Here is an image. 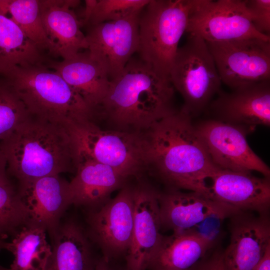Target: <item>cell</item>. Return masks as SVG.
I'll return each instance as SVG.
<instances>
[{
  "instance_id": "cell-16",
  "label": "cell",
  "mask_w": 270,
  "mask_h": 270,
  "mask_svg": "<svg viewBox=\"0 0 270 270\" xmlns=\"http://www.w3.org/2000/svg\"><path fill=\"white\" fill-rule=\"evenodd\" d=\"M18 182L17 192L28 212V224L44 229L52 240L72 204L69 182L58 174Z\"/></svg>"
},
{
  "instance_id": "cell-31",
  "label": "cell",
  "mask_w": 270,
  "mask_h": 270,
  "mask_svg": "<svg viewBox=\"0 0 270 270\" xmlns=\"http://www.w3.org/2000/svg\"><path fill=\"white\" fill-rule=\"evenodd\" d=\"M188 270H224L223 250L217 249L207 254Z\"/></svg>"
},
{
  "instance_id": "cell-2",
  "label": "cell",
  "mask_w": 270,
  "mask_h": 270,
  "mask_svg": "<svg viewBox=\"0 0 270 270\" xmlns=\"http://www.w3.org/2000/svg\"><path fill=\"white\" fill-rule=\"evenodd\" d=\"M175 92L169 77L134 56L120 74L110 80L96 119L105 120L108 129L144 133L177 110Z\"/></svg>"
},
{
  "instance_id": "cell-5",
  "label": "cell",
  "mask_w": 270,
  "mask_h": 270,
  "mask_svg": "<svg viewBox=\"0 0 270 270\" xmlns=\"http://www.w3.org/2000/svg\"><path fill=\"white\" fill-rule=\"evenodd\" d=\"M194 0H150L139 16L138 56L162 75L169 72Z\"/></svg>"
},
{
  "instance_id": "cell-3",
  "label": "cell",
  "mask_w": 270,
  "mask_h": 270,
  "mask_svg": "<svg viewBox=\"0 0 270 270\" xmlns=\"http://www.w3.org/2000/svg\"><path fill=\"white\" fill-rule=\"evenodd\" d=\"M7 170L18 182L76 170L68 125L30 116L0 142Z\"/></svg>"
},
{
  "instance_id": "cell-26",
  "label": "cell",
  "mask_w": 270,
  "mask_h": 270,
  "mask_svg": "<svg viewBox=\"0 0 270 270\" xmlns=\"http://www.w3.org/2000/svg\"><path fill=\"white\" fill-rule=\"evenodd\" d=\"M0 14L13 21L48 56L53 57L41 20L39 0H0Z\"/></svg>"
},
{
  "instance_id": "cell-32",
  "label": "cell",
  "mask_w": 270,
  "mask_h": 270,
  "mask_svg": "<svg viewBox=\"0 0 270 270\" xmlns=\"http://www.w3.org/2000/svg\"><path fill=\"white\" fill-rule=\"evenodd\" d=\"M252 270H270V246L266 248L262 258Z\"/></svg>"
},
{
  "instance_id": "cell-12",
  "label": "cell",
  "mask_w": 270,
  "mask_h": 270,
  "mask_svg": "<svg viewBox=\"0 0 270 270\" xmlns=\"http://www.w3.org/2000/svg\"><path fill=\"white\" fill-rule=\"evenodd\" d=\"M140 12L86 26L88 50L104 66L110 80L120 74L137 53Z\"/></svg>"
},
{
  "instance_id": "cell-22",
  "label": "cell",
  "mask_w": 270,
  "mask_h": 270,
  "mask_svg": "<svg viewBox=\"0 0 270 270\" xmlns=\"http://www.w3.org/2000/svg\"><path fill=\"white\" fill-rule=\"evenodd\" d=\"M213 245L212 238L193 228L162 235L146 270H188L204 258Z\"/></svg>"
},
{
  "instance_id": "cell-19",
  "label": "cell",
  "mask_w": 270,
  "mask_h": 270,
  "mask_svg": "<svg viewBox=\"0 0 270 270\" xmlns=\"http://www.w3.org/2000/svg\"><path fill=\"white\" fill-rule=\"evenodd\" d=\"M40 18L51 43L54 58H70L88 50L80 20L73 10L80 0H39Z\"/></svg>"
},
{
  "instance_id": "cell-14",
  "label": "cell",
  "mask_w": 270,
  "mask_h": 270,
  "mask_svg": "<svg viewBox=\"0 0 270 270\" xmlns=\"http://www.w3.org/2000/svg\"><path fill=\"white\" fill-rule=\"evenodd\" d=\"M158 202L161 228L173 232L192 228L208 218H229L240 210L196 192L165 188Z\"/></svg>"
},
{
  "instance_id": "cell-9",
  "label": "cell",
  "mask_w": 270,
  "mask_h": 270,
  "mask_svg": "<svg viewBox=\"0 0 270 270\" xmlns=\"http://www.w3.org/2000/svg\"><path fill=\"white\" fill-rule=\"evenodd\" d=\"M206 42L222 82L232 90L270 80V40L248 38Z\"/></svg>"
},
{
  "instance_id": "cell-34",
  "label": "cell",
  "mask_w": 270,
  "mask_h": 270,
  "mask_svg": "<svg viewBox=\"0 0 270 270\" xmlns=\"http://www.w3.org/2000/svg\"><path fill=\"white\" fill-rule=\"evenodd\" d=\"M6 170V160L0 149V183L10 181L7 176Z\"/></svg>"
},
{
  "instance_id": "cell-27",
  "label": "cell",
  "mask_w": 270,
  "mask_h": 270,
  "mask_svg": "<svg viewBox=\"0 0 270 270\" xmlns=\"http://www.w3.org/2000/svg\"><path fill=\"white\" fill-rule=\"evenodd\" d=\"M28 220V211L10 181L0 183V238L14 236Z\"/></svg>"
},
{
  "instance_id": "cell-11",
  "label": "cell",
  "mask_w": 270,
  "mask_h": 270,
  "mask_svg": "<svg viewBox=\"0 0 270 270\" xmlns=\"http://www.w3.org/2000/svg\"><path fill=\"white\" fill-rule=\"evenodd\" d=\"M194 124L217 167L232 171L257 172L270 178V168L250 147L246 131L213 118Z\"/></svg>"
},
{
  "instance_id": "cell-1",
  "label": "cell",
  "mask_w": 270,
  "mask_h": 270,
  "mask_svg": "<svg viewBox=\"0 0 270 270\" xmlns=\"http://www.w3.org/2000/svg\"><path fill=\"white\" fill-rule=\"evenodd\" d=\"M192 118L181 108L144 133L148 169L165 188L210 197L206 181L220 168L212 162Z\"/></svg>"
},
{
  "instance_id": "cell-24",
  "label": "cell",
  "mask_w": 270,
  "mask_h": 270,
  "mask_svg": "<svg viewBox=\"0 0 270 270\" xmlns=\"http://www.w3.org/2000/svg\"><path fill=\"white\" fill-rule=\"evenodd\" d=\"M50 59L13 21L0 14V76L16 67L45 64Z\"/></svg>"
},
{
  "instance_id": "cell-4",
  "label": "cell",
  "mask_w": 270,
  "mask_h": 270,
  "mask_svg": "<svg viewBox=\"0 0 270 270\" xmlns=\"http://www.w3.org/2000/svg\"><path fill=\"white\" fill-rule=\"evenodd\" d=\"M1 76L33 116L64 124L94 120V110L45 64L16 67Z\"/></svg>"
},
{
  "instance_id": "cell-20",
  "label": "cell",
  "mask_w": 270,
  "mask_h": 270,
  "mask_svg": "<svg viewBox=\"0 0 270 270\" xmlns=\"http://www.w3.org/2000/svg\"><path fill=\"white\" fill-rule=\"evenodd\" d=\"M45 64L61 76L83 98L94 110L96 117L110 82L104 66L88 50L60 61L50 59Z\"/></svg>"
},
{
  "instance_id": "cell-29",
  "label": "cell",
  "mask_w": 270,
  "mask_h": 270,
  "mask_svg": "<svg viewBox=\"0 0 270 270\" xmlns=\"http://www.w3.org/2000/svg\"><path fill=\"white\" fill-rule=\"evenodd\" d=\"M150 0H97L84 26L120 19L140 12Z\"/></svg>"
},
{
  "instance_id": "cell-36",
  "label": "cell",
  "mask_w": 270,
  "mask_h": 270,
  "mask_svg": "<svg viewBox=\"0 0 270 270\" xmlns=\"http://www.w3.org/2000/svg\"><path fill=\"white\" fill-rule=\"evenodd\" d=\"M8 244V242H6L4 240L0 238V251L3 249L6 250Z\"/></svg>"
},
{
  "instance_id": "cell-18",
  "label": "cell",
  "mask_w": 270,
  "mask_h": 270,
  "mask_svg": "<svg viewBox=\"0 0 270 270\" xmlns=\"http://www.w3.org/2000/svg\"><path fill=\"white\" fill-rule=\"evenodd\" d=\"M209 180L210 198L242 211L270 214V178L218 168Z\"/></svg>"
},
{
  "instance_id": "cell-7",
  "label": "cell",
  "mask_w": 270,
  "mask_h": 270,
  "mask_svg": "<svg viewBox=\"0 0 270 270\" xmlns=\"http://www.w3.org/2000/svg\"><path fill=\"white\" fill-rule=\"evenodd\" d=\"M169 78L182 96V108L192 118L206 110L220 92L222 82L206 41L188 34L179 47L171 66Z\"/></svg>"
},
{
  "instance_id": "cell-8",
  "label": "cell",
  "mask_w": 270,
  "mask_h": 270,
  "mask_svg": "<svg viewBox=\"0 0 270 270\" xmlns=\"http://www.w3.org/2000/svg\"><path fill=\"white\" fill-rule=\"evenodd\" d=\"M186 32L206 42L270 40L254 27L244 0H194Z\"/></svg>"
},
{
  "instance_id": "cell-6",
  "label": "cell",
  "mask_w": 270,
  "mask_h": 270,
  "mask_svg": "<svg viewBox=\"0 0 270 270\" xmlns=\"http://www.w3.org/2000/svg\"><path fill=\"white\" fill-rule=\"evenodd\" d=\"M68 127L77 160L86 158L107 165L128 178H138L148 170L144 133L104 129L92 120L71 122Z\"/></svg>"
},
{
  "instance_id": "cell-21",
  "label": "cell",
  "mask_w": 270,
  "mask_h": 270,
  "mask_svg": "<svg viewBox=\"0 0 270 270\" xmlns=\"http://www.w3.org/2000/svg\"><path fill=\"white\" fill-rule=\"evenodd\" d=\"M128 178L107 165L86 158H78L76 174L69 182L72 204L88 210L98 208L122 188Z\"/></svg>"
},
{
  "instance_id": "cell-23",
  "label": "cell",
  "mask_w": 270,
  "mask_h": 270,
  "mask_svg": "<svg viewBox=\"0 0 270 270\" xmlns=\"http://www.w3.org/2000/svg\"><path fill=\"white\" fill-rule=\"evenodd\" d=\"M52 254L46 270H92L94 260L88 240L72 220L60 224L52 239Z\"/></svg>"
},
{
  "instance_id": "cell-37",
  "label": "cell",
  "mask_w": 270,
  "mask_h": 270,
  "mask_svg": "<svg viewBox=\"0 0 270 270\" xmlns=\"http://www.w3.org/2000/svg\"><path fill=\"white\" fill-rule=\"evenodd\" d=\"M0 270H10V269L0 265Z\"/></svg>"
},
{
  "instance_id": "cell-15",
  "label": "cell",
  "mask_w": 270,
  "mask_h": 270,
  "mask_svg": "<svg viewBox=\"0 0 270 270\" xmlns=\"http://www.w3.org/2000/svg\"><path fill=\"white\" fill-rule=\"evenodd\" d=\"M159 190L139 180L134 185V220L130 246L125 256L126 270H146L162 236L158 202Z\"/></svg>"
},
{
  "instance_id": "cell-10",
  "label": "cell",
  "mask_w": 270,
  "mask_h": 270,
  "mask_svg": "<svg viewBox=\"0 0 270 270\" xmlns=\"http://www.w3.org/2000/svg\"><path fill=\"white\" fill-rule=\"evenodd\" d=\"M134 185L126 184L116 196L100 208L89 210V234L108 261L126 256L132 236Z\"/></svg>"
},
{
  "instance_id": "cell-13",
  "label": "cell",
  "mask_w": 270,
  "mask_h": 270,
  "mask_svg": "<svg viewBox=\"0 0 270 270\" xmlns=\"http://www.w3.org/2000/svg\"><path fill=\"white\" fill-rule=\"evenodd\" d=\"M213 119L248 134L258 126H270V80L246 84L230 92H219L206 110Z\"/></svg>"
},
{
  "instance_id": "cell-28",
  "label": "cell",
  "mask_w": 270,
  "mask_h": 270,
  "mask_svg": "<svg viewBox=\"0 0 270 270\" xmlns=\"http://www.w3.org/2000/svg\"><path fill=\"white\" fill-rule=\"evenodd\" d=\"M30 116L15 92L0 76V142Z\"/></svg>"
},
{
  "instance_id": "cell-35",
  "label": "cell",
  "mask_w": 270,
  "mask_h": 270,
  "mask_svg": "<svg viewBox=\"0 0 270 270\" xmlns=\"http://www.w3.org/2000/svg\"><path fill=\"white\" fill-rule=\"evenodd\" d=\"M92 270H116L110 264V261L108 260L102 256L101 258L96 260Z\"/></svg>"
},
{
  "instance_id": "cell-17",
  "label": "cell",
  "mask_w": 270,
  "mask_h": 270,
  "mask_svg": "<svg viewBox=\"0 0 270 270\" xmlns=\"http://www.w3.org/2000/svg\"><path fill=\"white\" fill-rule=\"evenodd\" d=\"M228 219L230 240L223 250L224 270H252L270 246V214L240 211Z\"/></svg>"
},
{
  "instance_id": "cell-33",
  "label": "cell",
  "mask_w": 270,
  "mask_h": 270,
  "mask_svg": "<svg viewBox=\"0 0 270 270\" xmlns=\"http://www.w3.org/2000/svg\"><path fill=\"white\" fill-rule=\"evenodd\" d=\"M85 8L83 14V19L80 20L82 26H85L96 4L97 0H86Z\"/></svg>"
},
{
  "instance_id": "cell-25",
  "label": "cell",
  "mask_w": 270,
  "mask_h": 270,
  "mask_svg": "<svg viewBox=\"0 0 270 270\" xmlns=\"http://www.w3.org/2000/svg\"><path fill=\"white\" fill-rule=\"evenodd\" d=\"M7 250L14 256L10 270H46L52 254L46 231L26 224L8 242Z\"/></svg>"
},
{
  "instance_id": "cell-30",
  "label": "cell",
  "mask_w": 270,
  "mask_h": 270,
  "mask_svg": "<svg viewBox=\"0 0 270 270\" xmlns=\"http://www.w3.org/2000/svg\"><path fill=\"white\" fill-rule=\"evenodd\" d=\"M244 2L256 30L270 36V0H244Z\"/></svg>"
}]
</instances>
